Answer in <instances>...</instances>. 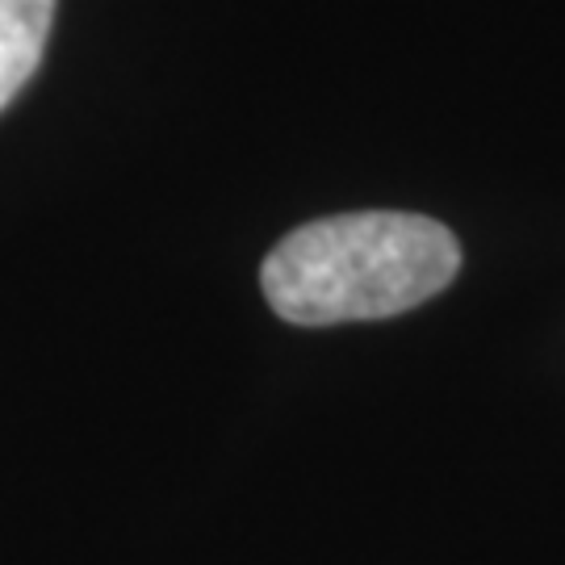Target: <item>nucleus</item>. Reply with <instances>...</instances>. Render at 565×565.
Returning <instances> with one entry per match:
<instances>
[{"label": "nucleus", "mask_w": 565, "mask_h": 565, "mask_svg": "<svg viewBox=\"0 0 565 565\" xmlns=\"http://www.w3.org/2000/svg\"><path fill=\"white\" fill-rule=\"evenodd\" d=\"M457 268L461 247L436 218L364 210L285 235L264 260L260 285L285 323L335 327L415 310Z\"/></svg>", "instance_id": "1"}, {"label": "nucleus", "mask_w": 565, "mask_h": 565, "mask_svg": "<svg viewBox=\"0 0 565 565\" xmlns=\"http://www.w3.org/2000/svg\"><path fill=\"white\" fill-rule=\"evenodd\" d=\"M55 0H0V109L39 72Z\"/></svg>", "instance_id": "2"}]
</instances>
